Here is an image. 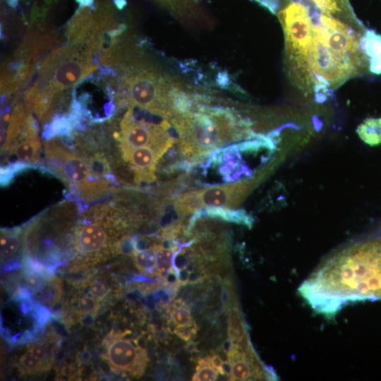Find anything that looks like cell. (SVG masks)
Returning a JSON list of instances; mask_svg holds the SVG:
<instances>
[{
	"label": "cell",
	"mask_w": 381,
	"mask_h": 381,
	"mask_svg": "<svg viewBox=\"0 0 381 381\" xmlns=\"http://www.w3.org/2000/svg\"><path fill=\"white\" fill-rule=\"evenodd\" d=\"M300 291L315 310L327 315L350 301L381 298V238L334 256Z\"/></svg>",
	"instance_id": "1"
},
{
	"label": "cell",
	"mask_w": 381,
	"mask_h": 381,
	"mask_svg": "<svg viewBox=\"0 0 381 381\" xmlns=\"http://www.w3.org/2000/svg\"><path fill=\"white\" fill-rule=\"evenodd\" d=\"M172 123L179 135L182 155L193 164L233 141L240 140L248 130L244 121L229 109L200 107L197 111L177 114Z\"/></svg>",
	"instance_id": "2"
},
{
	"label": "cell",
	"mask_w": 381,
	"mask_h": 381,
	"mask_svg": "<svg viewBox=\"0 0 381 381\" xmlns=\"http://www.w3.org/2000/svg\"><path fill=\"white\" fill-rule=\"evenodd\" d=\"M277 15L285 34L289 74L300 89L310 92L315 91L310 66L313 32L308 8L291 1Z\"/></svg>",
	"instance_id": "3"
},
{
	"label": "cell",
	"mask_w": 381,
	"mask_h": 381,
	"mask_svg": "<svg viewBox=\"0 0 381 381\" xmlns=\"http://www.w3.org/2000/svg\"><path fill=\"white\" fill-rule=\"evenodd\" d=\"M165 81L151 70L138 69L126 73L119 90L121 99L155 115L170 118L173 109L170 89Z\"/></svg>",
	"instance_id": "4"
},
{
	"label": "cell",
	"mask_w": 381,
	"mask_h": 381,
	"mask_svg": "<svg viewBox=\"0 0 381 381\" xmlns=\"http://www.w3.org/2000/svg\"><path fill=\"white\" fill-rule=\"evenodd\" d=\"M246 180L211 185L185 192L173 200V206L181 216L211 207L232 208L238 205L249 189Z\"/></svg>",
	"instance_id": "5"
},
{
	"label": "cell",
	"mask_w": 381,
	"mask_h": 381,
	"mask_svg": "<svg viewBox=\"0 0 381 381\" xmlns=\"http://www.w3.org/2000/svg\"><path fill=\"white\" fill-rule=\"evenodd\" d=\"M170 128L171 125L167 120L155 123L137 119L130 107L121 121L120 132L115 133L114 136L119 143L121 152L143 146H152L168 151L175 143L169 133Z\"/></svg>",
	"instance_id": "6"
},
{
	"label": "cell",
	"mask_w": 381,
	"mask_h": 381,
	"mask_svg": "<svg viewBox=\"0 0 381 381\" xmlns=\"http://www.w3.org/2000/svg\"><path fill=\"white\" fill-rule=\"evenodd\" d=\"M107 355L114 371L128 372L135 376L144 372L147 363L145 351L128 339L114 337L108 345Z\"/></svg>",
	"instance_id": "7"
},
{
	"label": "cell",
	"mask_w": 381,
	"mask_h": 381,
	"mask_svg": "<svg viewBox=\"0 0 381 381\" xmlns=\"http://www.w3.org/2000/svg\"><path fill=\"white\" fill-rule=\"evenodd\" d=\"M101 222H87L80 225L75 231L76 246L85 255L98 254L107 247L108 234Z\"/></svg>",
	"instance_id": "8"
},
{
	"label": "cell",
	"mask_w": 381,
	"mask_h": 381,
	"mask_svg": "<svg viewBox=\"0 0 381 381\" xmlns=\"http://www.w3.org/2000/svg\"><path fill=\"white\" fill-rule=\"evenodd\" d=\"M319 13L336 18L356 28H365L353 11L349 0H299Z\"/></svg>",
	"instance_id": "9"
},
{
	"label": "cell",
	"mask_w": 381,
	"mask_h": 381,
	"mask_svg": "<svg viewBox=\"0 0 381 381\" xmlns=\"http://www.w3.org/2000/svg\"><path fill=\"white\" fill-rule=\"evenodd\" d=\"M361 47L368 59L369 71L381 74V35L367 29L361 40Z\"/></svg>",
	"instance_id": "10"
},
{
	"label": "cell",
	"mask_w": 381,
	"mask_h": 381,
	"mask_svg": "<svg viewBox=\"0 0 381 381\" xmlns=\"http://www.w3.org/2000/svg\"><path fill=\"white\" fill-rule=\"evenodd\" d=\"M198 214L217 218L226 222L250 225L251 218L243 210H234L225 207H211L196 211Z\"/></svg>",
	"instance_id": "11"
},
{
	"label": "cell",
	"mask_w": 381,
	"mask_h": 381,
	"mask_svg": "<svg viewBox=\"0 0 381 381\" xmlns=\"http://www.w3.org/2000/svg\"><path fill=\"white\" fill-rule=\"evenodd\" d=\"M356 132L366 144L375 146L381 143V118L365 119L357 128Z\"/></svg>",
	"instance_id": "12"
},
{
	"label": "cell",
	"mask_w": 381,
	"mask_h": 381,
	"mask_svg": "<svg viewBox=\"0 0 381 381\" xmlns=\"http://www.w3.org/2000/svg\"><path fill=\"white\" fill-rule=\"evenodd\" d=\"M169 317L174 327H190L195 325L190 307L182 299L175 300L172 303Z\"/></svg>",
	"instance_id": "13"
},
{
	"label": "cell",
	"mask_w": 381,
	"mask_h": 381,
	"mask_svg": "<svg viewBox=\"0 0 381 381\" xmlns=\"http://www.w3.org/2000/svg\"><path fill=\"white\" fill-rule=\"evenodd\" d=\"M155 244L147 248L135 249L133 253L134 263L140 271L156 274L157 254Z\"/></svg>",
	"instance_id": "14"
},
{
	"label": "cell",
	"mask_w": 381,
	"mask_h": 381,
	"mask_svg": "<svg viewBox=\"0 0 381 381\" xmlns=\"http://www.w3.org/2000/svg\"><path fill=\"white\" fill-rule=\"evenodd\" d=\"M155 249L157 254L156 274L164 278L167 273L174 269L173 258L178 249L164 246L162 243V239H159L155 244Z\"/></svg>",
	"instance_id": "15"
},
{
	"label": "cell",
	"mask_w": 381,
	"mask_h": 381,
	"mask_svg": "<svg viewBox=\"0 0 381 381\" xmlns=\"http://www.w3.org/2000/svg\"><path fill=\"white\" fill-rule=\"evenodd\" d=\"M20 230L1 231L0 251L1 260L13 257L20 249Z\"/></svg>",
	"instance_id": "16"
},
{
	"label": "cell",
	"mask_w": 381,
	"mask_h": 381,
	"mask_svg": "<svg viewBox=\"0 0 381 381\" xmlns=\"http://www.w3.org/2000/svg\"><path fill=\"white\" fill-rule=\"evenodd\" d=\"M87 160L90 171L94 176L109 179L111 174L110 160H108L103 152H95L87 158Z\"/></svg>",
	"instance_id": "17"
},
{
	"label": "cell",
	"mask_w": 381,
	"mask_h": 381,
	"mask_svg": "<svg viewBox=\"0 0 381 381\" xmlns=\"http://www.w3.org/2000/svg\"><path fill=\"white\" fill-rule=\"evenodd\" d=\"M219 372L212 366L209 356L198 361L196 372L192 377L193 381H213L218 377Z\"/></svg>",
	"instance_id": "18"
},
{
	"label": "cell",
	"mask_w": 381,
	"mask_h": 381,
	"mask_svg": "<svg viewBox=\"0 0 381 381\" xmlns=\"http://www.w3.org/2000/svg\"><path fill=\"white\" fill-rule=\"evenodd\" d=\"M25 281L30 289L34 291H42L47 284L48 278L40 270H28Z\"/></svg>",
	"instance_id": "19"
},
{
	"label": "cell",
	"mask_w": 381,
	"mask_h": 381,
	"mask_svg": "<svg viewBox=\"0 0 381 381\" xmlns=\"http://www.w3.org/2000/svg\"><path fill=\"white\" fill-rule=\"evenodd\" d=\"M99 303L94 297L83 296L75 304V311L80 315H90L95 313L98 309Z\"/></svg>",
	"instance_id": "20"
},
{
	"label": "cell",
	"mask_w": 381,
	"mask_h": 381,
	"mask_svg": "<svg viewBox=\"0 0 381 381\" xmlns=\"http://www.w3.org/2000/svg\"><path fill=\"white\" fill-rule=\"evenodd\" d=\"M19 363L21 369L25 373L37 372L42 367V363L30 351L21 356Z\"/></svg>",
	"instance_id": "21"
},
{
	"label": "cell",
	"mask_w": 381,
	"mask_h": 381,
	"mask_svg": "<svg viewBox=\"0 0 381 381\" xmlns=\"http://www.w3.org/2000/svg\"><path fill=\"white\" fill-rule=\"evenodd\" d=\"M135 249V238L129 236L122 237L121 239L116 243V251L121 254L133 255Z\"/></svg>",
	"instance_id": "22"
},
{
	"label": "cell",
	"mask_w": 381,
	"mask_h": 381,
	"mask_svg": "<svg viewBox=\"0 0 381 381\" xmlns=\"http://www.w3.org/2000/svg\"><path fill=\"white\" fill-rule=\"evenodd\" d=\"M90 295L97 301L103 299L109 292V289L99 281L93 282L89 288Z\"/></svg>",
	"instance_id": "23"
},
{
	"label": "cell",
	"mask_w": 381,
	"mask_h": 381,
	"mask_svg": "<svg viewBox=\"0 0 381 381\" xmlns=\"http://www.w3.org/2000/svg\"><path fill=\"white\" fill-rule=\"evenodd\" d=\"M268 8L273 13H278L291 0H254Z\"/></svg>",
	"instance_id": "24"
},
{
	"label": "cell",
	"mask_w": 381,
	"mask_h": 381,
	"mask_svg": "<svg viewBox=\"0 0 381 381\" xmlns=\"http://www.w3.org/2000/svg\"><path fill=\"white\" fill-rule=\"evenodd\" d=\"M197 331L196 324L190 327H174L173 330L174 334L185 341L193 339L195 337Z\"/></svg>",
	"instance_id": "25"
},
{
	"label": "cell",
	"mask_w": 381,
	"mask_h": 381,
	"mask_svg": "<svg viewBox=\"0 0 381 381\" xmlns=\"http://www.w3.org/2000/svg\"><path fill=\"white\" fill-rule=\"evenodd\" d=\"M29 351L42 363L48 359V352L42 344H35L31 346Z\"/></svg>",
	"instance_id": "26"
},
{
	"label": "cell",
	"mask_w": 381,
	"mask_h": 381,
	"mask_svg": "<svg viewBox=\"0 0 381 381\" xmlns=\"http://www.w3.org/2000/svg\"><path fill=\"white\" fill-rule=\"evenodd\" d=\"M232 371V365L228 361H224L222 363L219 373L222 375H225L229 377Z\"/></svg>",
	"instance_id": "27"
},
{
	"label": "cell",
	"mask_w": 381,
	"mask_h": 381,
	"mask_svg": "<svg viewBox=\"0 0 381 381\" xmlns=\"http://www.w3.org/2000/svg\"><path fill=\"white\" fill-rule=\"evenodd\" d=\"M212 366L219 372L222 363L224 361L222 358L215 353L209 356Z\"/></svg>",
	"instance_id": "28"
},
{
	"label": "cell",
	"mask_w": 381,
	"mask_h": 381,
	"mask_svg": "<svg viewBox=\"0 0 381 381\" xmlns=\"http://www.w3.org/2000/svg\"><path fill=\"white\" fill-rule=\"evenodd\" d=\"M234 343L230 338H228L222 344V351L226 354L233 348Z\"/></svg>",
	"instance_id": "29"
},
{
	"label": "cell",
	"mask_w": 381,
	"mask_h": 381,
	"mask_svg": "<svg viewBox=\"0 0 381 381\" xmlns=\"http://www.w3.org/2000/svg\"><path fill=\"white\" fill-rule=\"evenodd\" d=\"M187 350L188 351H195L196 345L193 341H190V343L187 344Z\"/></svg>",
	"instance_id": "30"
},
{
	"label": "cell",
	"mask_w": 381,
	"mask_h": 381,
	"mask_svg": "<svg viewBox=\"0 0 381 381\" xmlns=\"http://www.w3.org/2000/svg\"><path fill=\"white\" fill-rule=\"evenodd\" d=\"M160 1L166 4H169L172 6L173 5L177 4V1L180 0H160ZM182 1H183L185 0H182Z\"/></svg>",
	"instance_id": "31"
}]
</instances>
